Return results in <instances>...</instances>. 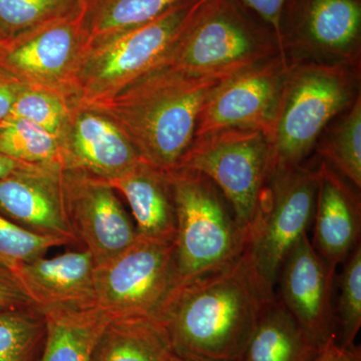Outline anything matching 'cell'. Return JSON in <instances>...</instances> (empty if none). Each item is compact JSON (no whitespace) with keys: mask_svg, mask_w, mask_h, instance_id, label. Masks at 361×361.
Returning <instances> with one entry per match:
<instances>
[{"mask_svg":"<svg viewBox=\"0 0 361 361\" xmlns=\"http://www.w3.org/2000/svg\"><path fill=\"white\" fill-rule=\"evenodd\" d=\"M266 302L240 258L180 286L161 322L177 360L240 361Z\"/></svg>","mask_w":361,"mask_h":361,"instance_id":"cell-1","label":"cell"},{"mask_svg":"<svg viewBox=\"0 0 361 361\" xmlns=\"http://www.w3.org/2000/svg\"><path fill=\"white\" fill-rule=\"evenodd\" d=\"M227 78L195 77L160 66L87 106L110 116L142 161L169 174L191 147L204 104Z\"/></svg>","mask_w":361,"mask_h":361,"instance_id":"cell-2","label":"cell"},{"mask_svg":"<svg viewBox=\"0 0 361 361\" xmlns=\"http://www.w3.org/2000/svg\"><path fill=\"white\" fill-rule=\"evenodd\" d=\"M356 66L290 61L267 135L272 172L300 166L325 129L355 102L360 94Z\"/></svg>","mask_w":361,"mask_h":361,"instance_id":"cell-3","label":"cell"},{"mask_svg":"<svg viewBox=\"0 0 361 361\" xmlns=\"http://www.w3.org/2000/svg\"><path fill=\"white\" fill-rule=\"evenodd\" d=\"M278 54L274 32L238 0H207L161 66L227 78Z\"/></svg>","mask_w":361,"mask_h":361,"instance_id":"cell-4","label":"cell"},{"mask_svg":"<svg viewBox=\"0 0 361 361\" xmlns=\"http://www.w3.org/2000/svg\"><path fill=\"white\" fill-rule=\"evenodd\" d=\"M206 1L185 2L145 25L89 42L75 75V104L111 97L160 66Z\"/></svg>","mask_w":361,"mask_h":361,"instance_id":"cell-5","label":"cell"},{"mask_svg":"<svg viewBox=\"0 0 361 361\" xmlns=\"http://www.w3.org/2000/svg\"><path fill=\"white\" fill-rule=\"evenodd\" d=\"M167 175L177 216L175 262L180 287L235 264L243 253L245 235L209 178L185 169Z\"/></svg>","mask_w":361,"mask_h":361,"instance_id":"cell-6","label":"cell"},{"mask_svg":"<svg viewBox=\"0 0 361 361\" xmlns=\"http://www.w3.org/2000/svg\"><path fill=\"white\" fill-rule=\"evenodd\" d=\"M317 168L296 166L273 171L247 232L241 260L265 300L275 298L285 258L314 215Z\"/></svg>","mask_w":361,"mask_h":361,"instance_id":"cell-7","label":"cell"},{"mask_svg":"<svg viewBox=\"0 0 361 361\" xmlns=\"http://www.w3.org/2000/svg\"><path fill=\"white\" fill-rule=\"evenodd\" d=\"M177 169L212 180L246 237L272 173L270 145L262 130L232 128L195 137Z\"/></svg>","mask_w":361,"mask_h":361,"instance_id":"cell-8","label":"cell"},{"mask_svg":"<svg viewBox=\"0 0 361 361\" xmlns=\"http://www.w3.org/2000/svg\"><path fill=\"white\" fill-rule=\"evenodd\" d=\"M97 305L111 317L160 320L179 288L175 243L140 238L94 273Z\"/></svg>","mask_w":361,"mask_h":361,"instance_id":"cell-9","label":"cell"},{"mask_svg":"<svg viewBox=\"0 0 361 361\" xmlns=\"http://www.w3.org/2000/svg\"><path fill=\"white\" fill-rule=\"evenodd\" d=\"M87 44L78 9L4 40L0 68L21 85L56 90L75 103V75Z\"/></svg>","mask_w":361,"mask_h":361,"instance_id":"cell-10","label":"cell"},{"mask_svg":"<svg viewBox=\"0 0 361 361\" xmlns=\"http://www.w3.org/2000/svg\"><path fill=\"white\" fill-rule=\"evenodd\" d=\"M280 28L286 54L357 66L361 0H287Z\"/></svg>","mask_w":361,"mask_h":361,"instance_id":"cell-11","label":"cell"},{"mask_svg":"<svg viewBox=\"0 0 361 361\" xmlns=\"http://www.w3.org/2000/svg\"><path fill=\"white\" fill-rule=\"evenodd\" d=\"M289 68L288 56L278 54L221 82L204 104L195 137L232 128L267 137Z\"/></svg>","mask_w":361,"mask_h":361,"instance_id":"cell-12","label":"cell"},{"mask_svg":"<svg viewBox=\"0 0 361 361\" xmlns=\"http://www.w3.org/2000/svg\"><path fill=\"white\" fill-rule=\"evenodd\" d=\"M71 228L94 264L110 262L139 239L135 222L109 180L78 171H61Z\"/></svg>","mask_w":361,"mask_h":361,"instance_id":"cell-13","label":"cell"},{"mask_svg":"<svg viewBox=\"0 0 361 361\" xmlns=\"http://www.w3.org/2000/svg\"><path fill=\"white\" fill-rule=\"evenodd\" d=\"M334 273L305 233L285 258L278 277V298L320 346L337 336L332 306Z\"/></svg>","mask_w":361,"mask_h":361,"instance_id":"cell-14","label":"cell"},{"mask_svg":"<svg viewBox=\"0 0 361 361\" xmlns=\"http://www.w3.org/2000/svg\"><path fill=\"white\" fill-rule=\"evenodd\" d=\"M59 146L63 170L106 180L116 179L142 161L110 116L87 104L73 106Z\"/></svg>","mask_w":361,"mask_h":361,"instance_id":"cell-15","label":"cell"},{"mask_svg":"<svg viewBox=\"0 0 361 361\" xmlns=\"http://www.w3.org/2000/svg\"><path fill=\"white\" fill-rule=\"evenodd\" d=\"M61 171L42 167L0 179V215L35 234L78 243L66 212Z\"/></svg>","mask_w":361,"mask_h":361,"instance_id":"cell-16","label":"cell"},{"mask_svg":"<svg viewBox=\"0 0 361 361\" xmlns=\"http://www.w3.org/2000/svg\"><path fill=\"white\" fill-rule=\"evenodd\" d=\"M312 245L332 269L360 244V191L324 161L317 168Z\"/></svg>","mask_w":361,"mask_h":361,"instance_id":"cell-17","label":"cell"},{"mask_svg":"<svg viewBox=\"0 0 361 361\" xmlns=\"http://www.w3.org/2000/svg\"><path fill=\"white\" fill-rule=\"evenodd\" d=\"M16 276L35 308H89L97 305L96 264L89 251L44 256L20 266Z\"/></svg>","mask_w":361,"mask_h":361,"instance_id":"cell-18","label":"cell"},{"mask_svg":"<svg viewBox=\"0 0 361 361\" xmlns=\"http://www.w3.org/2000/svg\"><path fill=\"white\" fill-rule=\"evenodd\" d=\"M109 183L129 203L140 238L175 243L177 216L167 174L140 161Z\"/></svg>","mask_w":361,"mask_h":361,"instance_id":"cell-19","label":"cell"},{"mask_svg":"<svg viewBox=\"0 0 361 361\" xmlns=\"http://www.w3.org/2000/svg\"><path fill=\"white\" fill-rule=\"evenodd\" d=\"M322 348L276 295L264 304L240 361H315Z\"/></svg>","mask_w":361,"mask_h":361,"instance_id":"cell-20","label":"cell"},{"mask_svg":"<svg viewBox=\"0 0 361 361\" xmlns=\"http://www.w3.org/2000/svg\"><path fill=\"white\" fill-rule=\"evenodd\" d=\"M44 348L39 361H90L111 316L99 306L42 311Z\"/></svg>","mask_w":361,"mask_h":361,"instance_id":"cell-21","label":"cell"},{"mask_svg":"<svg viewBox=\"0 0 361 361\" xmlns=\"http://www.w3.org/2000/svg\"><path fill=\"white\" fill-rule=\"evenodd\" d=\"M167 330L153 318L114 317L90 361H173Z\"/></svg>","mask_w":361,"mask_h":361,"instance_id":"cell-22","label":"cell"},{"mask_svg":"<svg viewBox=\"0 0 361 361\" xmlns=\"http://www.w3.org/2000/svg\"><path fill=\"white\" fill-rule=\"evenodd\" d=\"M193 0H80L87 44L145 25L173 7Z\"/></svg>","mask_w":361,"mask_h":361,"instance_id":"cell-23","label":"cell"},{"mask_svg":"<svg viewBox=\"0 0 361 361\" xmlns=\"http://www.w3.org/2000/svg\"><path fill=\"white\" fill-rule=\"evenodd\" d=\"M330 123L316 142L315 149L329 167L349 184L361 188V97ZM324 130V132H325Z\"/></svg>","mask_w":361,"mask_h":361,"instance_id":"cell-24","label":"cell"},{"mask_svg":"<svg viewBox=\"0 0 361 361\" xmlns=\"http://www.w3.org/2000/svg\"><path fill=\"white\" fill-rule=\"evenodd\" d=\"M0 155L23 163L63 169L58 139L16 116L0 123Z\"/></svg>","mask_w":361,"mask_h":361,"instance_id":"cell-25","label":"cell"},{"mask_svg":"<svg viewBox=\"0 0 361 361\" xmlns=\"http://www.w3.org/2000/svg\"><path fill=\"white\" fill-rule=\"evenodd\" d=\"M75 104L56 90L23 85L11 116L32 123L59 142Z\"/></svg>","mask_w":361,"mask_h":361,"instance_id":"cell-26","label":"cell"},{"mask_svg":"<svg viewBox=\"0 0 361 361\" xmlns=\"http://www.w3.org/2000/svg\"><path fill=\"white\" fill-rule=\"evenodd\" d=\"M42 337L44 315L37 308L0 311V361H32Z\"/></svg>","mask_w":361,"mask_h":361,"instance_id":"cell-27","label":"cell"},{"mask_svg":"<svg viewBox=\"0 0 361 361\" xmlns=\"http://www.w3.org/2000/svg\"><path fill=\"white\" fill-rule=\"evenodd\" d=\"M80 0H0V32L6 39L80 9Z\"/></svg>","mask_w":361,"mask_h":361,"instance_id":"cell-28","label":"cell"},{"mask_svg":"<svg viewBox=\"0 0 361 361\" xmlns=\"http://www.w3.org/2000/svg\"><path fill=\"white\" fill-rule=\"evenodd\" d=\"M339 279L341 293L336 313L337 341L344 348L355 346L361 326V246L344 261Z\"/></svg>","mask_w":361,"mask_h":361,"instance_id":"cell-29","label":"cell"},{"mask_svg":"<svg viewBox=\"0 0 361 361\" xmlns=\"http://www.w3.org/2000/svg\"><path fill=\"white\" fill-rule=\"evenodd\" d=\"M63 245L68 244L27 231L0 215V263L13 272L20 266L42 257L49 249Z\"/></svg>","mask_w":361,"mask_h":361,"instance_id":"cell-30","label":"cell"},{"mask_svg":"<svg viewBox=\"0 0 361 361\" xmlns=\"http://www.w3.org/2000/svg\"><path fill=\"white\" fill-rule=\"evenodd\" d=\"M35 308L16 273L0 263V311Z\"/></svg>","mask_w":361,"mask_h":361,"instance_id":"cell-31","label":"cell"},{"mask_svg":"<svg viewBox=\"0 0 361 361\" xmlns=\"http://www.w3.org/2000/svg\"><path fill=\"white\" fill-rule=\"evenodd\" d=\"M247 11L269 26L276 37L280 52L287 56L282 45L281 16L287 0H238Z\"/></svg>","mask_w":361,"mask_h":361,"instance_id":"cell-32","label":"cell"},{"mask_svg":"<svg viewBox=\"0 0 361 361\" xmlns=\"http://www.w3.org/2000/svg\"><path fill=\"white\" fill-rule=\"evenodd\" d=\"M23 85L0 68V123L11 116L13 104Z\"/></svg>","mask_w":361,"mask_h":361,"instance_id":"cell-33","label":"cell"},{"mask_svg":"<svg viewBox=\"0 0 361 361\" xmlns=\"http://www.w3.org/2000/svg\"><path fill=\"white\" fill-rule=\"evenodd\" d=\"M315 361H361L360 348H344L334 336L322 346Z\"/></svg>","mask_w":361,"mask_h":361,"instance_id":"cell-34","label":"cell"},{"mask_svg":"<svg viewBox=\"0 0 361 361\" xmlns=\"http://www.w3.org/2000/svg\"><path fill=\"white\" fill-rule=\"evenodd\" d=\"M47 167V166L35 165V164L23 163L13 160L8 157L0 155V179L9 177L18 173L28 172L37 169Z\"/></svg>","mask_w":361,"mask_h":361,"instance_id":"cell-35","label":"cell"},{"mask_svg":"<svg viewBox=\"0 0 361 361\" xmlns=\"http://www.w3.org/2000/svg\"><path fill=\"white\" fill-rule=\"evenodd\" d=\"M6 39V37H4V35H2V33L0 32V47H1L2 42H4Z\"/></svg>","mask_w":361,"mask_h":361,"instance_id":"cell-36","label":"cell"},{"mask_svg":"<svg viewBox=\"0 0 361 361\" xmlns=\"http://www.w3.org/2000/svg\"><path fill=\"white\" fill-rule=\"evenodd\" d=\"M173 361H180V360H177V358H176V357H175V358H174V360H173Z\"/></svg>","mask_w":361,"mask_h":361,"instance_id":"cell-37","label":"cell"}]
</instances>
